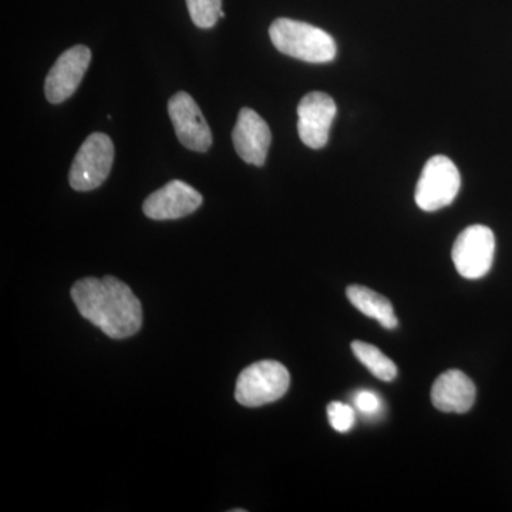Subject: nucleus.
Instances as JSON below:
<instances>
[{"label": "nucleus", "instance_id": "nucleus-1", "mask_svg": "<svg viewBox=\"0 0 512 512\" xmlns=\"http://www.w3.org/2000/svg\"><path fill=\"white\" fill-rule=\"evenodd\" d=\"M77 311L111 339H127L143 325V306L130 286L114 276L84 278L72 288Z\"/></svg>", "mask_w": 512, "mask_h": 512}, {"label": "nucleus", "instance_id": "nucleus-2", "mask_svg": "<svg viewBox=\"0 0 512 512\" xmlns=\"http://www.w3.org/2000/svg\"><path fill=\"white\" fill-rule=\"evenodd\" d=\"M276 50L308 63L332 62L338 53L333 37L325 30L293 19H276L269 28Z\"/></svg>", "mask_w": 512, "mask_h": 512}, {"label": "nucleus", "instance_id": "nucleus-3", "mask_svg": "<svg viewBox=\"0 0 512 512\" xmlns=\"http://www.w3.org/2000/svg\"><path fill=\"white\" fill-rule=\"evenodd\" d=\"M291 386V375L276 360H261L245 367L237 380L235 399L245 407H261L282 399Z\"/></svg>", "mask_w": 512, "mask_h": 512}, {"label": "nucleus", "instance_id": "nucleus-4", "mask_svg": "<svg viewBox=\"0 0 512 512\" xmlns=\"http://www.w3.org/2000/svg\"><path fill=\"white\" fill-rule=\"evenodd\" d=\"M461 188V175L450 158L434 156L427 161L417 183V207L426 212L439 211L456 200Z\"/></svg>", "mask_w": 512, "mask_h": 512}, {"label": "nucleus", "instance_id": "nucleus-5", "mask_svg": "<svg viewBox=\"0 0 512 512\" xmlns=\"http://www.w3.org/2000/svg\"><path fill=\"white\" fill-rule=\"evenodd\" d=\"M114 161L113 141L103 133L84 140L70 168V187L76 191H92L107 180Z\"/></svg>", "mask_w": 512, "mask_h": 512}, {"label": "nucleus", "instance_id": "nucleus-6", "mask_svg": "<svg viewBox=\"0 0 512 512\" xmlns=\"http://www.w3.org/2000/svg\"><path fill=\"white\" fill-rule=\"evenodd\" d=\"M495 254V237L484 225H471L454 242V265L458 274L466 279H480L490 272Z\"/></svg>", "mask_w": 512, "mask_h": 512}, {"label": "nucleus", "instance_id": "nucleus-7", "mask_svg": "<svg viewBox=\"0 0 512 512\" xmlns=\"http://www.w3.org/2000/svg\"><path fill=\"white\" fill-rule=\"evenodd\" d=\"M168 114L173 121L175 134L184 147L200 153L210 150L211 128L190 94L185 92L174 94L168 101Z\"/></svg>", "mask_w": 512, "mask_h": 512}, {"label": "nucleus", "instance_id": "nucleus-8", "mask_svg": "<svg viewBox=\"0 0 512 512\" xmlns=\"http://www.w3.org/2000/svg\"><path fill=\"white\" fill-rule=\"evenodd\" d=\"M90 62H92V52L89 47L79 45L67 49L47 74L45 82L47 101L60 104L70 99L79 89Z\"/></svg>", "mask_w": 512, "mask_h": 512}, {"label": "nucleus", "instance_id": "nucleus-9", "mask_svg": "<svg viewBox=\"0 0 512 512\" xmlns=\"http://www.w3.org/2000/svg\"><path fill=\"white\" fill-rule=\"evenodd\" d=\"M336 113L338 107L329 94H306L298 106V133L302 143L313 150L325 147Z\"/></svg>", "mask_w": 512, "mask_h": 512}, {"label": "nucleus", "instance_id": "nucleus-10", "mask_svg": "<svg viewBox=\"0 0 512 512\" xmlns=\"http://www.w3.org/2000/svg\"><path fill=\"white\" fill-rule=\"evenodd\" d=\"M202 195L184 181L174 180L144 201L146 217L156 221L180 220L198 210Z\"/></svg>", "mask_w": 512, "mask_h": 512}, {"label": "nucleus", "instance_id": "nucleus-11", "mask_svg": "<svg viewBox=\"0 0 512 512\" xmlns=\"http://www.w3.org/2000/svg\"><path fill=\"white\" fill-rule=\"evenodd\" d=\"M232 141L238 156L245 163L262 167L271 147V128L255 110L244 107L239 111L237 124L232 131Z\"/></svg>", "mask_w": 512, "mask_h": 512}, {"label": "nucleus", "instance_id": "nucleus-12", "mask_svg": "<svg viewBox=\"0 0 512 512\" xmlns=\"http://www.w3.org/2000/svg\"><path fill=\"white\" fill-rule=\"evenodd\" d=\"M431 402L440 412L467 413L476 402V384L461 370H447L431 387Z\"/></svg>", "mask_w": 512, "mask_h": 512}, {"label": "nucleus", "instance_id": "nucleus-13", "mask_svg": "<svg viewBox=\"0 0 512 512\" xmlns=\"http://www.w3.org/2000/svg\"><path fill=\"white\" fill-rule=\"evenodd\" d=\"M346 296L350 303L369 318L376 319L383 328L396 329L397 318L389 299L379 293L366 288V286L352 285L346 289Z\"/></svg>", "mask_w": 512, "mask_h": 512}, {"label": "nucleus", "instance_id": "nucleus-14", "mask_svg": "<svg viewBox=\"0 0 512 512\" xmlns=\"http://www.w3.org/2000/svg\"><path fill=\"white\" fill-rule=\"evenodd\" d=\"M352 350L357 360L366 366L367 370L377 379L383 380V382H392L396 379L397 366L376 346L356 340L352 343Z\"/></svg>", "mask_w": 512, "mask_h": 512}, {"label": "nucleus", "instance_id": "nucleus-15", "mask_svg": "<svg viewBox=\"0 0 512 512\" xmlns=\"http://www.w3.org/2000/svg\"><path fill=\"white\" fill-rule=\"evenodd\" d=\"M188 12L194 25L200 29H211L218 20L225 18L222 0H187Z\"/></svg>", "mask_w": 512, "mask_h": 512}, {"label": "nucleus", "instance_id": "nucleus-16", "mask_svg": "<svg viewBox=\"0 0 512 512\" xmlns=\"http://www.w3.org/2000/svg\"><path fill=\"white\" fill-rule=\"evenodd\" d=\"M328 419L330 426L338 433H348L355 426V407L346 403L332 402L328 406Z\"/></svg>", "mask_w": 512, "mask_h": 512}, {"label": "nucleus", "instance_id": "nucleus-17", "mask_svg": "<svg viewBox=\"0 0 512 512\" xmlns=\"http://www.w3.org/2000/svg\"><path fill=\"white\" fill-rule=\"evenodd\" d=\"M352 404L356 412L362 414L366 419H375L382 416L383 402L379 394L370 390H359L353 394Z\"/></svg>", "mask_w": 512, "mask_h": 512}]
</instances>
